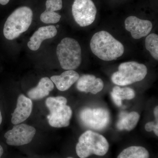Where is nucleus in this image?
Masks as SVG:
<instances>
[{"label":"nucleus","mask_w":158,"mask_h":158,"mask_svg":"<svg viewBox=\"0 0 158 158\" xmlns=\"http://www.w3.org/2000/svg\"><path fill=\"white\" fill-rule=\"evenodd\" d=\"M90 48L94 55L106 61L117 59L124 52L122 44L106 31H99L93 35L90 40Z\"/></svg>","instance_id":"f257e3e1"},{"label":"nucleus","mask_w":158,"mask_h":158,"mask_svg":"<svg viewBox=\"0 0 158 158\" xmlns=\"http://www.w3.org/2000/svg\"><path fill=\"white\" fill-rule=\"evenodd\" d=\"M109 142L103 136L93 131H87L79 138L76 151L80 158L92 155L105 156L109 151Z\"/></svg>","instance_id":"f03ea898"},{"label":"nucleus","mask_w":158,"mask_h":158,"mask_svg":"<svg viewBox=\"0 0 158 158\" xmlns=\"http://www.w3.org/2000/svg\"><path fill=\"white\" fill-rule=\"evenodd\" d=\"M33 17V11L29 7L18 8L6 20L3 29L4 36L9 40L17 38L30 27Z\"/></svg>","instance_id":"7ed1b4c3"},{"label":"nucleus","mask_w":158,"mask_h":158,"mask_svg":"<svg viewBox=\"0 0 158 158\" xmlns=\"http://www.w3.org/2000/svg\"><path fill=\"white\" fill-rule=\"evenodd\" d=\"M56 54L61 67L65 70L76 69L81 63V48L73 38H63L57 46Z\"/></svg>","instance_id":"20e7f679"},{"label":"nucleus","mask_w":158,"mask_h":158,"mask_svg":"<svg viewBox=\"0 0 158 158\" xmlns=\"http://www.w3.org/2000/svg\"><path fill=\"white\" fill-rule=\"evenodd\" d=\"M67 102V99L63 96L51 97L46 100V105L50 112L48 120L52 127H65L69 125L73 113Z\"/></svg>","instance_id":"39448f33"},{"label":"nucleus","mask_w":158,"mask_h":158,"mask_svg":"<svg viewBox=\"0 0 158 158\" xmlns=\"http://www.w3.org/2000/svg\"><path fill=\"white\" fill-rule=\"evenodd\" d=\"M147 74V68L144 64L134 61L123 62L112 75L111 80L115 85L126 86L141 81Z\"/></svg>","instance_id":"423d86ee"},{"label":"nucleus","mask_w":158,"mask_h":158,"mask_svg":"<svg viewBox=\"0 0 158 158\" xmlns=\"http://www.w3.org/2000/svg\"><path fill=\"white\" fill-rule=\"evenodd\" d=\"M80 117L83 124L89 128L104 129L110 122V113L103 108H86L81 111Z\"/></svg>","instance_id":"0eeeda50"},{"label":"nucleus","mask_w":158,"mask_h":158,"mask_svg":"<svg viewBox=\"0 0 158 158\" xmlns=\"http://www.w3.org/2000/svg\"><path fill=\"white\" fill-rule=\"evenodd\" d=\"M73 15L80 27H87L95 20L96 6L92 0H74L72 8Z\"/></svg>","instance_id":"6e6552de"},{"label":"nucleus","mask_w":158,"mask_h":158,"mask_svg":"<svg viewBox=\"0 0 158 158\" xmlns=\"http://www.w3.org/2000/svg\"><path fill=\"white\" fill-rule=\"evenodd\" d=\"M36 130L26 124L15 125L13 128L5 134L7 144L11 146H21L29 144L33 140Z\"/></svg>","instance_id":"1a4fd4ad"},{"label":"nucleus","mask_w":158,"mask_h":158,"mask_svg":"<svg viewBox=\"0 0 158 158\" xmlns=\"http://www.w3.org/2000/svg\"><path fill=\"white\" fill-rule=\"evenodd\" d=\"M125 26L127 31H129L135 39H139L146 37L152 28L151 22L141 19L135 16H130L125 20Z\"/></svg>","instance_id":"9d476101"},{"label":"nucleus","mask_w":158,"mask_h":158,"mask_svg":"<svg viewBox=\"0 0 158 158\" xmlns=\"http://www.w3.org/2000/svg\"><path fill=\"white\" fill-rule=\"evenodd\" d=\"M33 103L31 99L21 94L17 100L16 107L12 114V124L17 125L25 121L32 113Z\"/></svg>","instance_id":"9b49d317"},{"label":"nucleus","mask_w":158,"mask_h":158,"mask_svg":"<svg viewBox=\"0 0 158 158\" xmlns=\"http://www.w3.org/2000/svg\"><path fill=\"white\" fill-rule=\"evenodd\" d=\"M104 88V83L99 78L93 75L85 74L79 77L77 81V88L81 92H90L97 94L101 91Z\"/></svg>","instance_id":"f8f14e48"},{"label":"nucleus","mask_w":158,"mask_h":158,"mask_svg":"<svg viewBox=\"0 0 158 158\" xmlns=\"http://www.w3.org/2000/svg\"><path fill=\"white\" fill-rule=\"evenodd\" d=\"M57 34V30L55 26L50 25L41 27L35 31L31 37L30 41L28 42V47L31 50L37 51L44 40L55 37Z\"/></svg>","instance_id":"ddd939ff"},{"label":"nucleus","mask_w":158,"mask_h":158,"mask_svg":"<svg viewBox=\"0 0 158 158\" xmlns=\"http://www.w3.org/2000/svg\"><path fill=\"white\" fill-rule=\"evenodd\" d=\"M46 7L45 11L40 15V20L47 24H55L59 22L61 15L55 11L62 9V0H47Z\"/></svg>","instance_id":"4468645a"},{"label":"nucleus","mask_w":158,"mask_h":158,"mask_svg":"<svg viewBox=\"0 0 158 158\" xmlns=\"http://www.w3.org/2000/svg\"><path fill=\"white\" fill-rule=\"evenodd\" d=\"M79 77L80 76L77 72L69 70L62 73L60 75L52 76L51 80L58 90L64 91L69 89Z\"/></svg>","instance_id":"2eb2a0df"},{"label":"nucleus","mask_w":158,"mask_h":158,"mask_svg":"<svg viewBox=\"0 0 158 158\" xmlns=\"http://www.w3.org/2000/svg\"><path fill=\"white\" fill-rule=\"evenodd\" d=\"M54 88V83L48 77H43L39 81L37 86L29 90L27 95L31 99H41L48 95Z\"/></svg>","instance_id":"dca6fc26"},{"label":"nucleus","mask_w":158,"mask_h":158,"mask_svg":"<svg viewBox=\"0 0 158 158\" xmlns=\"http://www.w3.org/2000/svg\"><path fill=\"white\" fill-rule=\"evenodd\" d=\"M140 118V115L137 112L129 113L123 112L120 113L119 119L116 124L118 130L131 131L136 127Z\"/></svg>","instance_id":"f3484780"},{"label":"nucleus","mask_w":158,"mask_h":158,"mask_svg":"<svg viewBox=\"0 0 158 158\" xmlns=\"http://www.w3.org/2000/svg\"><path fill=\"white\" fill-rule=\"evenodd\" d=\"M111 95L115 104L119 107L122 105V100H131L135 98V92L131 88H120L118 86H115L111 92Z\"/></svg>","instance_id":"a211bd4d"},{"label":"nucleus","mask_w":158,"mask_h":158,"mask_svg":"<svg viewBox=\"0 0 158 158\" xmlns=\"http://www.w3.org/2000/svg\"><path fill=\"white\" fill-rule=\"evenodd\" d=\"M117 158H149V153L145 148L133 146L123 150Z\"/></svg>","instance_id":"6ab92c4d"},{"label":"nucleus","mask_w":158,"mask_h":158,"mask_svg":"<svg viewBox=\"0 0 158 158\" xmlns=\"http://www.w3.org/2000/svg\"><path fill=\"white\" fill-rule=\"evenodd\" d=\"M145 48L153 58L158 59V36L157 34H151L145 39Z\"/></svg>","instance_id":"aec40b11"},{"label":"nucleus","mask_w":158,"mask_h":158,"mask_svg":"<svg viewBox=\"0 0 158 158\" xmlns=\"http://www.w3.org/2000/svg\"><path fill=\"white\" fill-rule=\"evenodd\" d=\"M145 129L148 132L153 131L157 136H158V123L154 122H150L145 125Z\"/></svg>","instance_id":"412c9836"},{"label":"nucleus","mask_w":158,"mask_h":158,"mask_svg":"<svg viewBox=\"0 0 158 158\" xmlns=\"http://www.w3.org/2000/svg\"><path fill=\"white\" fill-rule=\"evenodd\" d=\"M154 114L155 116L156 121L158 123V106H156L154 110Z\"/></svg>","instance_id":"4be33fe9"},{"label":"nucleus","mask_w":158,"mask_h":158,"mask_svg":"<svg viewBox=\"0 0 158 158\" xmlns=\"http://www.w3.org/2000/svg\"><path fill=\"white\" fill-rule=\"evenodd\" d=\"M9 1L10 0H0V4L3 6H5L9 2Z\"/></svg>","instance_id":"5701e85b"},{"label":"nucleus","mask_w":158,"mask_h":158,"mask_svg":"<svg viewBox=\"0 0 158 158\" xmlns=\"http://www.w3.org/2000/svg\"><path fill=\"white\" fill-rule=\"evenodd\" d=\"M3 152H4V150H3V148L0 145V158H1V157L2 156Z\"/></svg>","instance_id":"b1692460"},{"label":"nucleus","mask_w":158,"mask_h":158,"mask_svg":"<svg viewBox=\"0 0 158 158\" xmlns=\"http://www.w3.org/2000/svg\"><path fill=\"white\" fill-rule=\"evenodd\" d=\"M2 113L0 111V125L2 123Z\"/></svg>","instance_id":"393cba45"},{"label":"nucleus","mask_w":158,"mask_h":158,"mask_svg":"<svg viewBox=\"0 0 158 158\" xmlns=\"http://www.w3.org/2000/svg\"><path fill=\"white\" fill-rule=\"evenodd\" d=\"M59 25H57L56 26V27L59 28Z\"/></svg>","instance_id":"a878e982"},{"label":"nucleus","mask_w":158,"mask_h":158,"mask_svg":"<svg viewBox=\"0 0 158 158\" xmlns=\"http://www.w3.org/2000/svg\"><path fill=\"white\" fill-rule=\"evenodd\" d=\"M67 158H73V157H69Z\"/></svg>","instance_id":"bb28decb"}]
</instances>
